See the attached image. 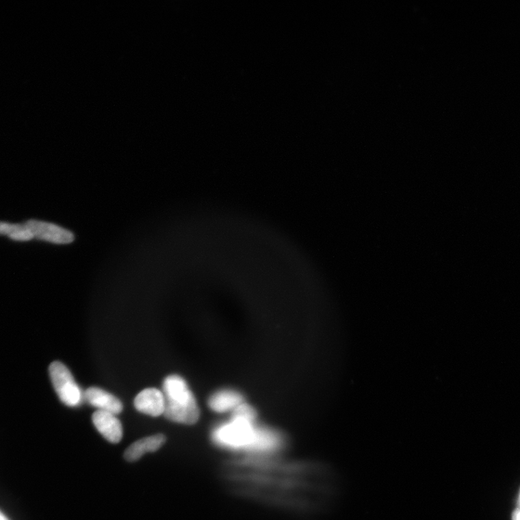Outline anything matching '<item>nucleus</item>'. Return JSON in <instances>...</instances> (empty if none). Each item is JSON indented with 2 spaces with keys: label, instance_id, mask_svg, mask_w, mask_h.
I'll return each mask as SVG.
<instances>
[{
  "label": "nucleus",
  "instance_id": "1",
  "mask_svg": "<svg viewBox=\"0 0 520 520\" xmlns=\"http://www.w3.org/2000/svg\"><path fill=\"white\" fill-rule=\"evenodd\" d=\"M165 398L164 415L169 421L192 425L200 418L196 400L186 381L177 374L166 377L163 383Z\"/></svg>",
  "mask_w": 520,
  "mask_h": 520
},
{
  "label": "nucleus",
  "instance_id": "2",
  "mask_svg": "<svg viewBox=\"0 0 520 520\" xmlns=\"http://www.w3.org/2000/svg\"><path fill=\"white\" fill-rule=\"evenodd\" d=\"M258 428L254 421L233 416L231 420L217 427L213 439L221 446L233 449L252 450L257 436Z\"/></svg>",
  "mask_w": 520,
  "mask_h": 520
},
{
  "label": "nucleus",
  "instance_id": "3",
  "mask_svg": "<svg viewBox=\"0 0 520 520\" xmlns=\"http://www.w3.org/2000/svg\"><path fill=\"white\" fill-rule=\"evenodd\" d=\"M49 372L52 385L60 400L69 407L79 406L84 393L77 385L69 369L60 361L50 364Z\"/></svg>",
  "mask_w": 520,
  "mask_h": 520
},
{
  "label": "nucleus",
  "instance_id": "4",
  "mask_svg": "<svg viewBox=\"0 0 520 520\" xmlns=\"http://www.w3.org/2000/svg\"><path fill=\"white\" fill-rule=\"evenodd\" d=\"M25 225L31 231L34 237L38 240L57 244H67L72 243L75 239L72 232L53 224L37 220H29L25 223Z\"/></svg>",
  "mask_w": 520,
  "mask_h": 520
},
{
  "label": "nucleus",
  "instance_id": "5",
  "mask_svg": "<svg viewBox=\"0 0 520 520\" xmlns=\"http://www.w3.org/2000/svg\"><path fill=\"white\" fill-rule=\"evenodd\" d=\"M134 406L136 410L153 417H159L164 415L165 410V398L163 392L156 388L143 389L135 398Z\"/></svg>",
  "mask_w": 520,
  "mask_h": 520
},
{
  "label": "nucleus",
  "instance_id": "6",
  "mask_svg": "<svg viewBox=\"0 0 520 520\" xmlns=\"http://www.w3.org/2000/svg\"><path fill=\"white\" fill-rule=\"evenodd\" d=\"M92 421L99 432L111 443L117 444L122 440V426L116 415L97 411L92 415Z\"/></svg>",
  "mask_w": 520,
  "mask_h": 520
},
{
  "label": "nucleus",
  "instance_id": "7",
  "mask_svg": "<svg viewBox=\"0 0 520 520\" xmlns=\"http://www.w3.org/2000/svg\"><path fill=\"white\" fill-rule=\"evenodd\" d=\"M84 400L99 411L118 415L123 411L122 402L112 394L99 387H91L84 393Z\"/></svg>",
  "mask_w": 520,
  "mask_h": 520
},
{
  "label": "nucleus",
  "instance_id": "8",
  "mask_svg": "<svg viewBox=\"0 0 520 520\" xmlns=\"http://www.w3.org/2000/svg\"><path fill=\"white\" fill-rule=\"evenodd\" d=\"M166 437L162 434L143 438L134 442L124 454L125 459L128 462H135L148 452L159 450L165 443Z\"/></svg>",
  "mask_w": 520,
  "mask_h": 520
},
{
  "label": "nucleus",
  "instance_id": "9",
  "mask_svg": "<svg viewBox=\"0 0 520 520\" xmlns=\"http://www.w3.org/2000/svg\"><path fill=\"white\" fill-rule=\"evenodd\" d=\"M243 401V396L238 392L224 389L213 394L208 401V404L213 411L224 413L235 410L244 403Z\"/></svg>",
  "mask_w": 520,
  "mask_h": 520
},
{
  "label": "nucleus",
  "instance_id": "10",
  "mask_svg": "<svg viewBox=\"0 0 520 520\" xmlns=\"http://www.w3.org/2000/svg\"><path fill=\"white\" fill-rule=\"evenodd\" d=\"M0 235L7 236L13 241L27 242L34 239L31 231L24 224L0 222Z\"/></svg>",
  "mask_w": 520,
  "mask_h": 520
},
{
  "label": "nucleus",
  "instance_id": "11",
  "mask_svg": "<svg viewBox=\"0 0 520 520\" xmlns=\"http://www.w3.org/2000/svg\"><path fill=\"white\" fill-rule=\"evenodd\" d=\"M512 520H520V510H519L517 509L513 513Z\"/></svg>",
  "mask_w": 520,
  "mask_h": 520
},
{
  "label": "nucleus",
  "instance_id": "12",
  "mask_svg": "<svg viewBox=\"0 0 520 520\" xmlns=\"http://www.w3.org/2000/svg\"><path fill=\"white\" fill-rule=\"evenodd\" d=\"M0 520H9L1 511H0Z\"/></svg>",
  "mask_w": 520,
  "mask_h": 520
},
{
  "label": "nucleus",
  "instance_id": "13",
  "mask_svg": "<svg viewBox=\"0 0 520 520\" xmlns=\"http://www.w3.org/2000/svg\"><path fill=\"white\" fill-rule=\"evenodd\" d=\"M518 506H519V509L518 510H520V496H519V502H518Z\"/></svg>",
  "mask_w": 520,
  "mask_h": 520
}]
</instances>
